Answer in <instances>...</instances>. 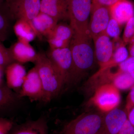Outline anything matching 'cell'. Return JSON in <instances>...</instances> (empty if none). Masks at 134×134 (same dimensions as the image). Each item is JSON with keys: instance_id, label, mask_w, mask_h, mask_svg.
I'll return each instance as SVG.
<instances>
[{"instance_id": "ac0fdd59", "label": "cell", "mask_w": 134, "mask_h": 134, "mask_svg": "<svg viewBox=\"0 0 134 134\" xmlns=\"http://www.w3.org/2000/svg\"><path fill=\"white\" fill-rule=\"evenodd\" d=\"M58 22L52 17L40 12L31 21V24L35 30L37 36L47 37Z\"/></svg>"}, {"instance_id": "7c38bea8", "label": "cell", "mask_w": 134, "mask_h": 134, "mask_svg": "<svg viewBox=\"0 0 134 134\" xmlns=\"http://www.w3.org/2000/svg\"><path fill=\"white\" fill-rule=\"evenodd\" d=\"M74 31L69 25L58 23L47 37L50 48L69 47Z\"/></svg>"}, {"instance_id": "484cf974", "label": "cell", "mask_w": 134, "mask_h": 134, "mask_svg": "<svg viewBox=\"0 0 134 134\" xmlns=\"http://www.w3.org/2000/svg\"><path fill=\"white\" fill-rule=\"evenodd\" d=\"M134 38V16L126 24L122 40L125 44H129Z\"/></svg>"}, {"instance_id": "3957f363", "label": "cell", "mask_w": 134, "mask_h": 134, "mask_svg": "<svg viewBox=\"0 0 134 134\" xmlns=\"http://www.w3.org/2000/svg\"><path fill=\"white\" fill-rule=\"evenodd\" d=\"M92 4V0H69L68 19L74 32L89 34Z\"/></svg>"}, {"instance_id": "cb8c5ba5", "label": "cell", "mask_w": 134, "mask_h": 134, "mask_svg": "<svg viewBox=\"0 0 134 134\" xmlns=\"http://www.w3.org/2000/svg\"><path fill=\"white\" fill-rule=\"evenodd\" d=\"M15 62L9 50L0 41V70L3 71L6 67L12 62Z\"/></svg>"}, {"instance_id": "d6a6232c", "label": "cell", "mask_w": 134, "mask_h": 134, "mask_svg": "<svg viewBox=\"0 0 134 134\" xmlns=\"http://www.w3.org/2000/svg\"><path fill=\"white\" fill-rule=\"evenodd\" d=\"M129 57L134 56V38L129 43Z\"/></svg>"}, {"instance_id": "d4e9b609", "label": "cell", "mask_w": 134, "mask_h": 134, "mask_svg": "<svg viewBox=\"0 0 134 134\" xmlns=\"http://www.w3.org/2000/svg\"><path fill=\"white\" fill-rule=\"evenodd\" d=\"M120 26L117 21L111 17L106 29L105 33L114 40L120 39L121 33Z\"/></svg>"}, {"instance_id": "1f68e13d", "label": "cell", "mask_w": 134, "mask_h": 134, "mask_svg": "<svg viewBox=\"0 0 134 134\" xmlns=\"http://www.w3.org/2000/svg\"><path fill=\"white\" fill-rule=\"evenodd\" d=\"M127 119L134 127V107L128 114Z\"/></svg>"}, {"instance_id": "30bf717a", "label": "cell", "mask_w": 134, "mask_h": 134, "mask_svg": "<svg viewBox=\"0 0 134 134\" xmlns=\"http://www.w3.org/2000/svg\"><path fill=\"white\" fill-rule=\"evenodd\" d=\"M106 113L96 134H118L127 120L126 112L116 108Z\"/></svg>"}, {"instance_id": "6da1fadb", "label": "cell", "mask_w": 134, "mask_h": 134, "mask_svg": "<svg viewBox=\"0 0 134 134\" xmlns=\"http://www.w3.org/2000/svg\"><path fill=\"white\" fill-rule=\"evenodd\" d=\"M92 40L89 34L74 33L69 46L74 66L72 83L79 81L94 65L96 59Z\"/></svg>"}, {"instance_id": "f1b7e54d", "label": "cell", "mask_w": 134, "mask_h": 134, "mask_svg": "<svg viewBox=\"0 0 134 134\" xmlns=\"http://www.w3.org/2000/svg\"><path fill=\"white\" fill-rule=\"evenodd\" d=\"M118 134H134V127L128 119Z\"/></svg>"}, {"instance_id": "8992f818", "label": "cell", "mask_w": 134, "mask_h": 134, "mask_svg": "<svg viewBox=\"0 0 134 134\" xmlns=\"http://www.w3.org/2000/svg\"><path fill=\"white\" fill-rule=\"evenodd\" d=\"M48 59L61 77L64 84L72 83L74 66L69 47L51 49L46 53Z\"/></svg>"}, {"instance_id": "d590c367", "label": "cell", "mask_w": 134, "mask_h": 134, "mask_svg": "<svg viewBox=\"0 0 134 134\" xmlns=\"http://www.w3.org/2000/svg\"><path fill=\"white\" fill-rule=\"evenodd\" d=\"M4 0H0V2H2Z\"/></svg>"}, {"instance_id": "5bb4252c", "label": "cell", "mask_w": 134, "mask_h": 134, "mask_svg": "<svg viewBox=\"0 0 134 134\" xmlns=\"http://www.w3.org/2000/svg\"><path fill=\"white\" fill-rule=\"evenodd\" d=\"M14 62L23 64L36 62L38 53L30 43L18 40L9 48Z\"/></svg>"}, {"instance_id": "7a4b0ae2", "label": "cell", "mask_w": 134, "mask_h": 134, "mask_svg": "<svg viewBox=\"0 0 134 134\" xmlns=\"http://www.w3.org/2000/svg\"><path fill=\"white\" fill-rule=\"evenodd\" d=\"M35 66L41 79L43 91V101L50 102L58 96L65 85L61 77L57 72L45 53H38Z\"/></svg>"}, {"instance_id": "8fae6325", "label": "cell", "mask_w": 134, "mask_h": 134, "mask_svg": "<svg viewBox=\"0 0 134 134\" xmlns=\"http://www.w3.org/2000/svg\"><path fill=\"white\" fill-rule=\"evenodd\" d=\"M96 60L100 69L105 66L111 59L114 50V42L105 33L93 39Z\"/></svg>"}, {"instance_id": "52a82bcc", "label": "cell", "mask_w": 134, "mask_h": 134, "mask_svg": "<svg viewBox=\"0 0 134 134\" xmlns=\"http://www.w3.org/2000/svg\"><path fill=\"white\" fill-rule=\"evenodd\" d=\"M120 100L119 90L111 83L99 86L92 99V102L96 106L105 113L117 108Z\"/></svg>"}, {"instance_id": "603a6c76", "label": "cell", "mask_w": 134, "mask_h": 134, "mask_svg": "<svg viewBox=\"0 0 134 134\" xmlns=\"http://www.w3.org/2000/svg\"><path fill=\"white\" fill-rule=\"evenodd\" d=\"M18 97L7 86L0 85V109L8 107L15 102Z\"/></svg>"}, {"instance_id": "ffe728a7", "label": "cell", "mask_w": 134, "mask_h": 134, "mask_svg": "<svg viewBox=\"0 0 134 134\" xmlns=\"http://www.w3.org/2000/svg\"><path fill=\"white\" fill-rule=\"evenodd\" d=\"M114 41L117 42L115 44L117 45L114 43V50L111 59L104 67L100 69L111 68L114 66L119 65L129 58V52L122 40H120L119 39Z\"/></svg>"}, {"instance_id": "4316f807", "label": "cell", "mask_w": 134, "mask_h": 134, "mask_svg": "<svg viewBox=\"0 0 134 134\" xmlns=\"http://www.w3.org/2000/svg\"><path fill=\"white\" fill-rule=\"evenodd\" d=\"M14 127V123L11 120L0 118V134H9Z\"/></svg>"}, {"instance_id": "836d02e7", "label": "cell", "mask_w": 134, "mask_h": 134, "mask_svg": "<svg viewBox=\"0 0 134 134\" xmlns=\"http://www.w3.org/2000/svg\"><path fill=\"white\" fill-rule=\"evenodd\" d=\"M127 72L131 75L134 79V63L131 64L129 66L127 69Z\"/></svg>"}, {"instance_id": "4dcf8cb0", "label": "cell", "mask_w": 134, "mask_h": 134, "mask_svg": "<svg viewBox=\"0 0 134 134\" xmlns=\"http://www.w3.org/2000/svg\"><path fill=\"white\" fill-rule=\"evenodd\" d=\"M133 63H134V56H130L125 61L119 65V70L123 72H127L128 67Z\"/></svg>"}, {"instance_id": "f546056e", "label": "cell", "mask_w": 134, "mask_h": 134, "mask_svg": "<svg viewBox=\"0 0 134 134\" xmlns=\"http://www.w3.org/2000/svg\"><path fill=\"white\" fill-rule=\"evenodd\" d=\"M119 0H92V4L110 8Z\"/></svg>"}, {"instance_id": "83f0119b", "label": "cell", "mask_w": 134, "mask_h": 134, "mask_svg": "<svg viewBox=\"0 0 134 134\" xmlns=\"http://www.w3.org/2000/svg\"><path fill=\"white\" fill-rule=\"evenodd\" d=\"M134 107V86L132 88L131 91L127 97L126 105V111L127 114Z\"/></svg>"}, {"instance_id": "44dd1931", "label": "cell", "mask_w": 134, "mask_h": 134, "mask_svg": "<svg viewBox=\"0 0 134 134\" xmlns=\"http://www.w3.org/2000/svg\"><path fill=\"white\" fill-rule=\"evenodd\" d=\"M111 84L118 90H126L134 86V79L127 72L119 70L113 73Z\"/></svg>"}, {"instance_id": "ba28073f", "label": "cell", "mask_w": 134, "mask_h": 134, "mask_svg": "<svg viewBox=\"0 0 134 134\" xmlns=\"http://www.w3.org/2000/svg\"><path fill=\"white\" fill-rule=\"evenodd\" d=\"M18 96L19 98L27 97L32 101H43V85L36 66L27 73Z\"/></svg>"}, {"instance_id": "9c48e42d", "label": "cell", "mask_w": 134, "mask_h": 134, "mask_svg": "<svg viewBox=\"0 0 134 134\" xmlns=\"http://www.w3.org/2000/svg\"><path fill=\"white\" fill-rule=\"evenodd\" d=\"M111 18L109 8L92 4L89 25V32L92 40L105 33Z\"/></svg>"}, {"instance_id": "7402d4cb", "label": "cell", "mask_w": 134, "mask_h": 134, "mask_svg": "<svg viewBox=\"0 0 134 134\" xmlns=\"http://www.w3.org/2000/svg\"><path fill=\"white\" fill-rule=\"evenodd\" d=\"M12 20L5 10L2 2H0V41H6L8 38Z\"/></svg>"}, {"instance_id": "5b68a950", "label": "cell", "mask_w": 134, "mask_h": 134, "mask_svg": "<svg viewBox=\"0 0 134 134\" xmlns=\"http://www.w3.org/2000/svg\"><path fill=\"white\" fill-rule=\"evenodd\" d=\"M2 3L12 21L31 22L40 12L41 0H4Z\"/></svg>"}, {"instance_id": "e575fe53", "label": "cell", "mask_w": 134, "mask_h": 134, "mask_svg": "<svg viewBox=\"0 0 134 134\" xmlns=\"http://www.w3.org/2000/svg\"><path fill=\"white\" fill-rule=\"evenodd\" d=\"M2 71L0 70V85H1L2 82Z\"/></svg>"}, {"instance_id": "4fadbf2b", "label": "cell", "mask_w": 134, "mask_h": 134, "mask_svg": "<svg viewBox=\"0 0 134 134\" xmlns=\"http://www.w3.org/2000/svg\"><path fill=\"white\" fill-rule=\"evenodd\" d=\"M69 0H41L40 12L48 15L58 22L68 19Z\"/></svg>"}, {"instance_id": "2e32d148", "label": "cell", "mask_w": 134, "mask_h": 134, "mask_svg": "<svg viewBox=\"0 0 134 134\" xmlns=\"http://www.w3.org/2000/svg\"><path fill=\"white\" fill-rule=\"evenodd\" d=\"M109 8L111 17L121 26L134 16V5L129 0H119Z\"/></svg>"}, {"instance_id": "9a60e30c", "label": "cell", "mask_w": 134, "mask_h": 134, "mask_svg": "<svg viewBox=\"0 0 134 134\" xmlns=\"http://www.w3.org/2000/svg\"><path fill=\"white\" fill-rule=\"evenodd\" d=\"M5 70L7 86L11 90L21 88L27 73L25 67L21 63L14 62Z\"/></svg>"}, {"instance_id": "d6986e66", "label": "cell", "mask_w": 134, "mask_h": 134, "mask_svg": "<svg viewBox=\"0 0 134 134\" xmlns=\"http://www.w3.org/2000/svg\"><path fill=\"white\" fill-rule=\"evenodd\" d=\"M13 30L18 40L25 43H30L37 36L31 22L26 20L20 19L16 21Z\"/></svg>"}, {"instance_id": "e0dca14e", "label": "cell", "mask_w": 134, "mask_h": 134, "mask_svg": "<svg viewBox=\"0 0 134 134\" xmlns=\"http://www.w3.org/2000/svg\"><path fill=\"white\" fill-rule=\"evenodd\" d=\"M47 120L41 117L12 128L9 134H48Z\"/></svg>"}, {"instance_id": "277c9868", "label": "cell", "mask_w": 134, "mask_h": 134, "mask_svg": "<svg viewBox=\"0 0 134 134\" xmlns=\"http://www.w3.org/2000/svg\"><path fill=\"white\" fill-rule=\"evenodd\" d=\"M104 114H83L64 126L59 134H96L100 129Z\"/></svg>"}]
</instances>
